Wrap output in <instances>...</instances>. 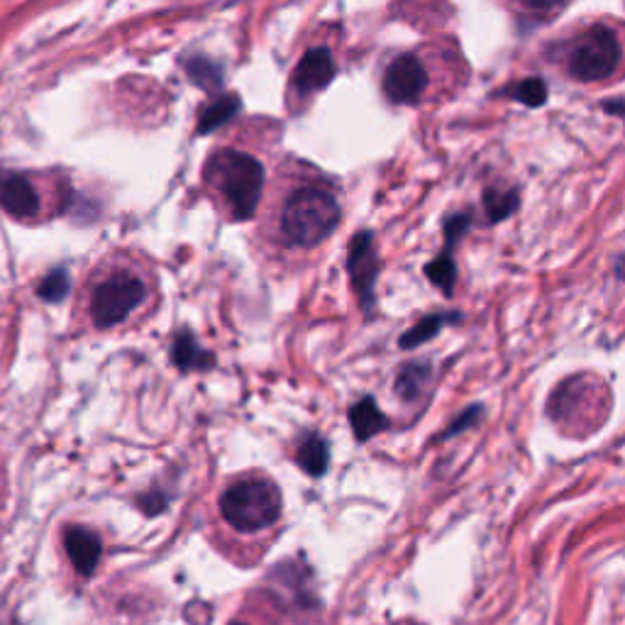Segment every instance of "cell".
Here are the masks:
<instances>
[{
    "mask_svg": "<svg viewBox=\"0 0 625 625\" xmlns=\"http://www.w3.org/2000/svg\"><path fill=\"white\" fill-rule=\"evenodd\" d=\"M560 64L576 84H608L625 72V34L611 22H592L562 42Z\"/></svg>",
    "mask_w": 625,
    "mask_h": 625,
    "instance_id": "cell-1",
    "label": "cell"
},
{
    "mask_svg": "<svg viewBox=\"0 0 625 625\" xmlns=\"http://www.w3.org/2000/svg\"><path fill=\"white\" fill-rule=\"evenodd\" d=\"M203 177L230 220H247L257 213L264 189V167L259 159L237 149H220L208 159Z\"/></svg>",
    "mask_w": 625,
    "mask_h": 625,
    "instance_id": "cell-2",
    "label": "cell"
},
{
    "mask_svg": "<svg viewBox=\"0 0 625 625\" xmlns=\"http://www.w3.org/2000/svg\"><path fill=\"white\" fill-rule=\"evenodd\" d=\"M340 223V203L328 189L304 187L284 201L279 230L288 247H316Z\"/></svg>",
    "mask_w": 625,
    "mask_h": 625,
    "instance_id": "cell-3",
    "label": "cell"
},
{
    "mask_svg": "<svg viewBox=\"0 0 625 625\" xmlns=\"http://www.w3.org/2000/svg\"><path fill=\"white\" fill-rule=\"evenodd\" d=\"M220 516L237 532H259L282 516V491L269 477L237 479L220 494Z\"/></svg>",
    "mask_w": 625,
    "mask_h": 625,
    "instance_id": "cell-4",
    "label": "cell"
},
{
    "mask_svg": "<svg viewBox=\"0 0 625 625\" xmlns=\"http://www.w3.org/2000/svg\"><path fill=\"white\" fill-rule=\"evenodd\" d=\"M550 419L562 425L570 433H592L604 423V415L608 413L606 393L596 381H589L584 377L570 379L552 393L550 399Z\"/></svg>",
    "mask_w": 625,
    "mask_h": 625,
    "instance_id": "cell-5",
    "label": "cell"
},
{
    "mask_svg": "<svg viewBox=\"0 0 625 625\" xmlns=\"http://www.w3.org/2000/svg\"><path fill=\"white\" fill-rule=\"evenodd\" d=\"M147 284L135 272L118 269L100 279L88 298L91 322L106 330L125 322L133 312L145 304Z\"/></svg>",
    "mask_w": 625,
    "mask_h": 625,
    "instance_id": "cell-6",
    "label": "cell"
},
{
    "mask_svg": "<svg viewBox=\"0 0 625 625\" xmlns=\"http://www.w3.org/2000/svg\"><path fill=\"white\" fill-rule=\"evenodd\" d=\"M381 86H384V96L391 103H396V106H415V103L425 98L431 76H427V68L421 56L409 52L391 60L384 78H381Z\"/></svg>",
    "mask_w": 625,
    "mask_h": 625,
    "instance_id": "cell-7",
    "label": "cell"
},
{
    "mask_svg": "<svg viewBox=\"0 0 625 625\" xmlns=\"http://www.w3.org/2000/svg\"><path fill=\"white\" fill-rule=\"evenodd\" d=\"M347 272L357 296H360L364 308L374 306V286L379 276V257L374 250L372 233L354 235L350 242V254H347Z\"/></svg>",
    "mask_w": 625,
    "mask_h": 625,
    "instance_id": "cell-8",
    "label": "cell"
},
{
    "mask_svg": "<svg viewBox=\"0 0 625 625\" xmlns=\"http://www.w3.org/2000/svg\"><path fill=\"white\" fill-rule=\"evenodd\" d=\"M0 208L18 220H32L40 215V193L25 173L0 171Z\"/></svg>",
    "mask_w": 625,
    "mask_h": 625,
    "instance_id": "cell-9",
    "label": "cell"
},
{
    "mask_svg": "<svg viewBox=\"0 0 625 625\" xmlns=\"http://www.w3.org/2000/svg\"><path fill=\"white\" fill-rule=\"evenodd\" d=\"M332 76H335L332 54L326 47H316V50H308L304 54V60H300L298 66L294 68L292 86L300 98H308L326 88L332 81Z\"/></svg>",
    "mask_w": 625,
    "mask_h": 625,
    "instance_id": "cell-10",
    "label": "cell"
},
{
    "mask_svg": "<svg viewBox=\"0 0 625 625\" xmlns=\"http://www.w3.org/2000/svg\"><path fill=\"white\" fill-rule=\"evenodd\" d=\"M64 550L68 562L81 576H94L103 554V542L94 530L84 526H68L64 530Z\"/></svg>",
    "mask_w": 625,
    "mask_h": 625,
    "instance_id": "cell-11",
    "label": "cell"
},
{
    "mask_svg": "<svg viewBox=\"0 0 625 625\" xmlns=\"http://www.w3.org/2000/svg\"><path fill=\"white\" fill-rule=\"evenodd\" d=\"M171 360L181 372H203L215 364L213 352H208L201 342L195 340L191 330H179L171 342Z\"/></svg>",
    "mask_w": 625,
    "mask_h": 625,
    "instance_id": "cell-12",
    "label": "cell"
},
{
    "mask_svg": "<svg viewBox=\"0 0 625 625\" xmlns=\"http://www.w3.org/2000/svg\"><path fill=\"white\" fill-rule=\"evenodd\" d=\"M296 462H298V467L308 474V477L320 479L330 467L328 439L316 435V433L308 435L296 449Z\"/></svg>",
    "mask_w": 625,
    "mask_h": 625,
    "instance_id": "cell-13",
    "label": "cell"
},
{
    "mask_svg": "<svg viewBox=\"0 0 625 625\" xmlns=\"http://www.w3.org/2000/svg\"><path fill=\"white\" fill-rule=\"evenodd\" d=\"M350 425L354 437L360 439V443H367V439H372L377 433L384 431L389 423L386 415L379 411L374 399H362L350 409Z\"/></svg>",
    "mask_w": 625,
    "mask_h": 625,
    "instance_id": "cell-14",
    "label": "cell"
},
{
    "mask_svg": "<svg viewBox=\"0 0 625 625\" xmlns=\"http://www.w3.org/2000/svg\"><path fill=\"white\" fill-rule=\"evenodd\" d=\"M427 381H431V367L419 362L406 364L396 377V393L401 399L413 401L421 396V391L427 386Z\"/></svg>",
    "mask_w": 625,
    "mask_h": 625,
    "instance_id": "cell-15",
    "label": "cell"
},
{
    "mask_svg": "<svg viewBox=\"0 0 625 625\" xmlns=\"http://www.w3.org/2000/svg\"><path fill=\"white\" fill-rule=\"evenodd\" d=\"M425 274H427V279H431L439 292L443 294H453V288H455V279H457V266H455V259H453V254H449V247L439 254L437 259H433L431 264L425 266Z\"/></svg>",
    "mask_w": 625,
    "mask_h": 625,
    "instance_id": "cell-16",
    "label": "cell"
},
{
    "mask_svg": "<svg viewBox=\"0 0 625 625\" xmlns=\"http://www.w3.org/2000/svg\"><path fill=\"white\" fill-rule=\"evenodd\" d=\"M240 108V103L235 96H225V98H218L215 103H211L203 113H201V120H199V133H211L215 130L218 125H223L227 123L233 115L237 113Z\"/></svg>",
    "mask_w": 625,
    "mask_h": 625,
    "instance_id": "cell-17",
    "label": "cell"
},
{
    "mask_svg": "<svg viewBox=\"0 0 625 625\" xmlns=\"http://www.w3.org/2000/svg\"><path fill=\"white\" fill-rule=\"evenodd\" d=\"M445 320H447V316H427V318H423L419 326L401 335V347H403V350H411V347H419V345L427 342L431 338H435V335L439 332V328L445 326Z\"/></svg>",
    "mask_w": 625,
    "mask_h": 625,
    "instance_id": "cell-18",
    "label": "cell"
},
{
    "mask_svg": "<svg viewBox=\"0 0 625 625\" xmlns=\"http://www.w3.org/2000/svg\"><path fill=\"white\" fill-rule=\"evenodd\" d=\"M68 294V274L64 269L50 272L38 286V296L47 304H60Z\"/></svg>",
    "mask_w": 625,
    "mask_h": 625,
    "instance_id": "cell-19",
    "label": "cell"
},
{
    "mask_svg": "<svg viewBox=\"0 0 625 625\" xmlns=\"http://www.w3.org/2000/svg\"><path fill=\"white\" fill-rule=\"evenodd\" d=\"M513 98L520 100V103H526V106H530V108H538L548 100V86L542 84L540 78H528V81H523V84L516 86Z\"/></svg>",
    "mask_w": 625,
    "mask_h": 625,
    "instance_id": "cell-20",
    "label": "cell"
},
{
    "mask_svg": "<svg viewBox=\"0 0 625 625\" xmlns=\"http://www.w3.org/2000/svg\"><path fill=\"white\" fill-rule=\"evenodd\" d=\"M516 203H518L516 193H494V191H491L489 195H486V211H489L491 220L506 218L508 213L513 211Z\"/></svg>",
    "mask_w": 625,
    "mask_h": 625,
    "instance_id": "cell-21",
    "label": "cell"
},
{
    "mask_svg": "<svg viewBox=\"0 0 625 625\" xmlns=\"http://www.w3.org/2000/svg\"><path fill=\"white\" fill-rule=\"evenodd\" d=\"M189 72L191 76L199 81L201 86H218L220 84V76H218V68H213L208 62H191L189 64Z\"/></svg>",
    "mask_w": 625,
    "mask_h": 625,
    "instance_id": "cell-22",
    "label": "cell"
},
{
    "mask_svg": "<svg viewBox=\"0 0 625 625\" xmlns=\"http://www.w3.org/2000/svg\"><path fill=\"white\" fill-rule=\"evenodd\" d=\"M518 6H523L532 15H548L552 10L564 6V0H516Z\"/></svg>",
    "mask_w": 625,
    "mask_h": 625,
    "instance_id": "cell-23",
    "label": "cell"
},
{
    "mask_svg": "<svg viewBox=\"0 0 625 625\" xmlns=\"http://www.w3.org/2000/svg\"><path fill=\"white\" fill-rule=\"evenodd\" d=\"M230 625H245V623H240V621H235V623H230Z\"/></svg>",
    "mask_w": 625,
    "mask_h": 625,
    "instance_id": "cell-24",
    "label": "cell"
}]
</instances>
